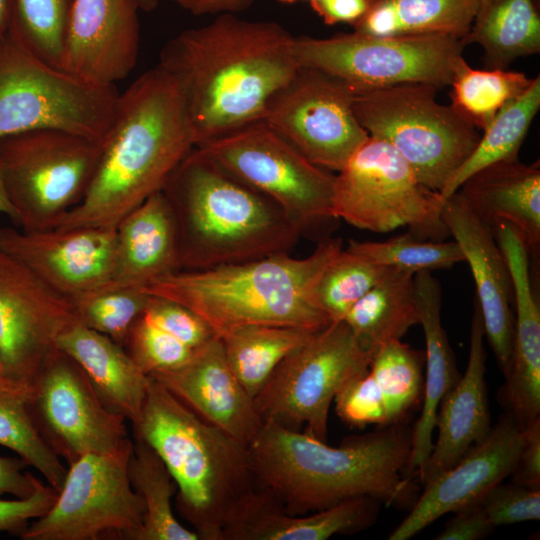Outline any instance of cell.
<instances>
[{"label": "cell", "instance_id": "1", "mask_svg": "<svg viewBox=\"0 0 540 540\" xmlns=\"http://www.w3.org/2000/svg\"><path fill=\"white\" fill-rule=\"evenodd\" d=\"M294 37L273 21L220 14L164 45L158 65L180 89L196 146L263 120L299 68Z\"/></svg>", "mask_w": 540, "mask_h": 540}, {"label": "cell", "instance_id": "2", "mask_svg": "<svg viewBox=\"0 0 540 540\" xmlns=\"http://www.w3.org/2000/svg\"><path fill=\"white\" fill-rule=\"evenodd\" d=\"M412 428L399 423L330 446L303 431L262 422L248 444L257 487L295 515L356 497L401 503L411 492Z\"/></svg>", "mask_w": 540, "mask_h": 540}, {"label": "cell", "instance_id": "3", "mask_svg": "<svg viewBox=\"0 0 540 540\" xmlns=\"http://www.w3.org/2000/svg\"><path fill=\"white\" fill-rule=\"evenodd\" d=\"M195 147L180 89L157 64L119 93L90 185L54 228L115 229L127 214L162 191Z\"/></svg>", "mask_w": 540, "mask_h": 540}, {"label": "cell", "instance_id": "4", "mask_svg": "<svg viewBox=\"0 0 540 540\" xmlns=\"http://www.w3.org/2000/svg\"><path fill=\"white\" fill-rule=\"evenodd\" d=\"M342 248L341 239L325 238L304 258L279 253L207 269L180 270L142 289L186 306L219 338L247 325L318 331L332 322L318 306L316 285Z\"/></svg>", "mask_w": 540, "mask_h": 540}, {"label": "cell", "instance_id": "5", "mask_svg": "<svg viewBox=\"0 0 540 540\" xmlns=\"http://www.w3.org/2000/svg\"><path fill=\"white\" fill-rule=\"evenodd\" d=\"M162 192L175 218L182 270L289 253L302 236L274 201L198 147L176 167Z\"/></svg>", "mask_w": 540, "mask_h": 540}, {"label": "cell", "instance_id": "6", "mask_svg": "<svg viewBox=\"0 0 540 540\" xmlns=\"http://www.w3.org/2000/svg\"><path fill=\"white\" fill-rule=\"evenodd\" d=\"M150 379L133 435L164 462L177 488L178 512L199 540H222L227 522L257 488L248 445Z\"/></svg>", "mask_w": 540, "mask_h": 540}, {"label": "cell", "instance_id": "7", "mask_svg": "<svg viewBox=\"0 0 540 540\" xmlns=\"http://www.w3.org/2000/svg\"><path fill=\"white\" fill-rule=\"evenodd\" d=\"M439 88L404 83L355 95L353 110L369 136L390 144L421 183L441 192L477 145L479 130L436 100Z\"/></svg>", "mask_w": 540, "mask_h": 540}, {"label": "cell", "instance_id": "8", "mask_svg": "<svg viewBox=\"0 0 540 540\" xmlns=\"http://www.w3.org/2000/svg\"><path fill=\"white\" fill-rule=\"evenodd\" d=\"M116 86L86 83L30 51L8 30L0 39V139L58 129L101 140L114 116Z\"/></svg>", "mask_w": 540, "mask_h": 540}, {"label": "cell", "instance_id": "9", "mask_svg": "<svg viewBox=\"0 0 540 540\" xmlns=\"http://www.w3.org/2000/svg\"><path fill=\"white\" fill-rule=\"evenodd\" d=\"M444 201L390 144L371 136L335 174L334 216L375 233L407 226L417 238L441 241L450 236L442 218Z\"/></svg>", "mask_w": 540, "mask_h": 540}, {"label": "cell", "instance_id": "10", "mask_svg": "<svg viewBox=\"0 0 540 540\" xmlns=\"http://www.w3.org/2000/svg\"><path fill=\"white\" fill-rule=\"evenodd\" d=\"M101 140L58 129L0 139V169L17 224L26 231L54 228L83 199Z\"/></svg>", "mask_w": 540, "mask_h": 540}, {"label": "cell", "instance_id": "11", "mask_svg": "<svg viewBox=\"0 0 540 540\" xmlns=\"http://www.w3.org/2000/svg\"><path fill=\"white\" fill-rule=\"evenodd\" d=\"M461 39L442 35L377 37L339 33L327 38L295 36L299 66L334 76L356 94L404 83L450 85L463 58Z\"/></svg>", "mask_w": 540, "mask_h": 540}, {"label": "cell", "instance_id": "12", "mask_svg": "<svg viewBox=\"0 0 540 540\" xmlns=\"http://www.w3.org/2000/svg\"><path fill=\"white\" fill-rule=\"evenodd\" d=\"M372 357L344 321L330 323L290 353L254 397L261 421L326 442L334 398L369 370Z\"/></svg>", "mask_w": 540, "mask_h": 540}, {"label": "cell", "instance_id": "13", "mask_svg": "<svg viewBox=\"0 0 540 540\" xmlns=\"http://www.w3.org/2000/svg\"><path fill=\"white\" fill-rule=\"evenodd\" d=\"M196 147L274 201L302 235L338 220L332 208L335 174L310 162L263 121Z\"/></svg>", "mask_w": 540, "mask_h": 540}, {"label": "cell", "instance_id": "14", "mask_svg": "<svg viewBox=\"0 0 540 540\" xmlns=\"http://www.w3.org/2000/svg\"><path fill=\"white\" fill-rule=\"evenodd\" d=\"M133 440L110 453H88L69 465L51 508L20 533L24 540H138L144 505L128 462Z\"/></svg>", "mask_w": 540, "mask_h": 540}, {"label": "cell", "instance_id": "15", "mask_svg": "<svg viewBox=\"0 0 540 540\" xmlns=\"http://www.w3.org/2000/svg\"><path fill=\"white\" fill-rule=\"evenodd\" d=\"M355 95L340 79L299 66L262 121L310 162L338 172L369 137L355 116Z\"/></svg>", "mask_w": 540, "mask_h": 540}, {"label": "cell", "instance_id": "16", "mask_svg": "<svg viewBox=\"0 0 540 540\" xmlns=\"http://www.w3.org/2000/svg\"><path fill=\"white\" fill-rule=\"evenodd\" d=\"M30 409L45 441L69 465L131 441L126 418L104 404L85 371L60 349L32 381Z\"/></svg>", "mask_w": 540, "mask_h": 540}, {"label": "cell", "instance_id": "17", "mask_svg": "<svg viewBox=\"0 0 540 540\" xmlns=\"http://www.w3.org/2000/svg\"><path fill=\"white\" fill-rule=\"evenodd\" d=\"M79 322L69 299L14 256L0 250V365L5 377L31 384Z\"/></svg>", "mask_w": 540, "mask_h": 540}, {"label": "cell", "instance_id": "18", "mask_svg": "<svg viewBox=\"0 0 540 540\" xmlns=\"http://www.w3.org/2000/svg\"><path fill=\"white\" fill-rule=\"evenodd\" d=\"M139 0H73L60 69L92 85L116 86L139 53Z\"/></svg>", "mask_w": 540, "mask_h": 540}, {"label": "cell", "instance_id": "19", "mask_svg": "<svg viewBox=\"0 0 540 540\" xmlns=\"http://www.w3.org/2000/svg\"><path fill=\"white\" fill-rule=\"evenodd\" d=\"M0 250L14 256L58 293L69 297L113 277L115 229L101 227L18 230L0 228Z\"/></svg>", "mask_w": 540, "mask_h": 540}, {"label": "cell", "instance_id": "20", "mask_svg": "<svg viewBox=\"0 0 540 540\" xmlns=\"http://www.w3.org/2000/svg\"><path fill=\"white\" fill-rule=\"evenodd\" d=\"M522 444L523 429L510 413L502 416L480 444L423 485V493L388 539H410L439 517L479 499L511 475Z\"/></svg>", "mask_w": 540, "mask_h": 540}, {"label": "cell", "instance_id": "21", "mask_svg": "<svg viewBox=\"0 0 540 540\" xmlns=\"http://www.w3.org/2000/svg\"><path fill=\"white\" fill-rule=\"evenodd\" d=\"M442 218L470 266L484 333L505 375L514 338L513 285L506 259L492 227L478 218L456 194L446 198Z\"/></svg>", "mask_w": 540, "mask_h": 540}, {"label": "cell", "instance_id": "22", "mask_svg": "<svg viewBox=\"0 0 540 540\" xmlns=\"http://www.w3.org/2000/svg\"><path fill=\"white\" fill-rule=\"evenodd\" d=\"M199 417L249 444L262 425L254 399L232 371L219 337L182 365L149 375Z\"/></svg>", "mask_w": 540, "mask_h": 540}, {"label": "cell", "instance_id": "23", "mask_svg": "<svg viewBox=\"0 0 540 540\" xmlns=\"http://www.w3.org/2000/svg\"><path fill=\"white\" fill-rule=\"evenodd\" d=\"M513 285L514 338L504 399L521 428L540 418V309L531 284L529 251L522 232L499 220L492 226Z\"/></svg>", "mask_w": 540, "mask_h": 540}, {"label": "cell", "instance_id": "24", "mask_svg": "<svg viewBox=\"0 0 540 540\" xmlns=\"http://www.w3.org/2000/svg\"><path fill=\"white\" fill-rule=\"evenodd\" d=\"M484 326L477 302L470 329L469 357L465 373L443 397L437 411L438 436L418 476L422 485L447 471L491 431L485 382Z\"/></svg>", "mask_w": 540, "mask_h": 540}, {"label": "cell", "instance_id": "25", "mask_svg": "<svg viewBox=\"0 0 540 540\" xmlns=\"http://www.w3.org/2000/svg\"><path fill=\"white\" fill-rule=\"evenodd\" d=\"M378 500L356 497L330 508L290 514L258 487L247 497L224 527L222 540H326L352 534L372 525Z\"/></svg>", "mask_w": 540, "mask_h": 540}, {"label": "cell", "instance_id": "26", "mask_svg": "<svg viewBox=\"0 0 540 540\" xmlns=\"http://www.w3.org/2000/svg\"><path fill=\"white\" fill-rule=\"evenodd\" d=\"M482 221L505 220L524 235L529 256L540 253V164L509 159L468 177L454 193Z\"/></svg>", "mask_w": 540, "mask_h": 540}, {"label": "cell", "instance_id": "27", "mask_svg": "<svg viewBox=\"0 0 540 540\" xmlns=\"http://www.w3.org/2000/svg\"><path fill=\"white\" fill-rule=\"evenodd\" d=\"M115 233V268L107 284L144 287L182 270L175 218L162 191L127 214Z\"/></svg>", "mask_w": 540, "mask_h": 540}, {"label": "cell", "instance_id": "28", "mask_svg": "<svg viewBox=\"0 0 540 540\" xmlns=\"http://www.w3.org/2000/svg\"><path fill=\"white\" fill-rule=\"evenodd\" d=\"M414 288L420 322L425 338V379L423 406L412 428L411 455L408 472L418 475L433 448L438 407L443 397L456 385L461 374L441 322V286L431 272L414 275Z\"/></svg>", "mask_w": 540, "mask_h": 540}, {"label": "cell", "instance_id": "29", "mask_svg": "<svg viewBox=\"0 0 540 540\" xmlns=\"http://www.w3.org/2000/svg\"><path fill=\"white\" fill-rule=\"evenodd\" d=\"M57 347L81 366L111 411L131 424L138 420L151 379L122 346L77 322L60 335Z\"/></svg>", "mask_w": 540, "mask_h": 540}, {"label": "cell", "instance_id": "30", "mask_svg": "<svg viewBox=\"0 0 540 540\" xmlns=\"http://www.w3.org/2000/svg\"><path fill=\"white\" fill-rule=\"evenodd\" d=\"M466 45H479L486 68L507 69L517 58L540 51L537 0H478Z\"/></svg>", "mask_w": 540, "mask_h": 540}, {"label": "cell", "instance_id": "31", "mask_svg": "<svg viewBox=\"0 0 540 540\" xmlns=\"http://www.w3.org/2000/svg\"><path fill=\"white\" fill-rule=\"evenodd\" d=\"M342 321L372 355L382 345L401 340L420 322L414 274L391 268L349 309Z\"/></svg>", "mask_w": 540, "mask_h": 540}, {"label": "cell", "instance_id": "32", "mask_svg": "<svg viewBox=\"0 0 540 540\" xmlns=\"http://www.w3.org/2000/svg\"><path fill=\"white\" fill-rule=\"evenodd\" d=\"M316 332L293 326L247 325L220 339L232 371L254 399L278 365Z\"/></svg>", "mask_w": 540, "mask_h": 540}, {"label": "cell", "instance_id": "33", "mask_svg": "<svg viewBox=\"0 0 540 540\" xmlns=\"http://www.w3.org/2000/svg\"><path fill=\"white\" fill-rule=\"evenodd\" d=\"M128 474L144 505L138 540H199L197 533L183 526L174 515L172 498L177 488L167 467L154 449L136 435Z\"/></svg>", "mask_w": 540, "mask_h": 540}, {"label": "cell", "instance_id": "34", "mask_svg": "<svg viewBox=\"0 0 540 540\" xmlns=\"http://www.w3.org/2000/svg\"><path fill=\"white\" fill-rule=\"evenodd\" d=\"M540 108V77L507 104L480 134L469 157L446 183L440 194L448 198L478 170L503 160L516 159L531 123Z\"/></svg>", "mask_w": 540, "mask_h": 540}, {"label": "cell", "instance_id": "35", "mask_svg": "<svg viewBox=\"0 0 540 540\" xmlns=\"http://www.w3.org/2000/svg\"><path fill=\"white\" fill-rule=\"evenodd\" d=\"M31 384L0 380V445L34 467L57 492L67 469L41 435L30 409Z\"/></svg>", "mask_w": 540, "mask_h": 540}, {"label": "cell", "instance_id": "36", "mask_svg": "<svg viewBox=\"0 0 540 540\" xmlns=\"http://www.w3.org/2000/svg\"><path fill=\"white\" fill-rule=\"evenodd\" d=\"M532 79L507 69H474L462 58L450 83V106L483 131L507 104L529 87Z\"/></svg>", "mask_w": 540, "mask_h": 540}, {"label": "cell", "instance_id": "37", "mask_svg": "<svg viewBox=\"0 0 540 540\" xmlns=\"http://www.w3.org/2000/svg\"><path fill=\"white\" fill-rule=\"evenodd\" d=\"M423 358L420 351L401 340L388 342L374 353L369 371L384 399L389 425L402 422L421 400Z\"/></svg>", "mask_w": 540, "mask_h": 540}, {"label": "cell", "instance_id": "38", "mask_svg": "<svg viewBox=\"0 0 540 540\" xmlns=\"http://www.w3.org/2000/svg\"><path fill=\"white\" fill-rule=\"evenodd\" d=\"M150 296L142 287L105 284L67 297L84 326L124 346L134 322L143 314Z\"/></svg>", "mask_w": 540, "mask_h": 540}, {"label": "cell", "instance_id": "39", "mask_svg": "<svg viewBox=\"0 0 540 540\" xmlns=\"http://www.w3.org/2000/svg\"><path fill=\"white\" fill-rule=\"evenodd\" d=\"M390 269L342 248L319 277L316 285L318 306L330 322L342 321L349 309Z\"/></svg>", "mask_w": 540, "mask_h": 540}, {"label": "cell", "instance_id": "40", "mask_svg": "<svg viewBox=\"0 0 540 540\" xmlns=\"http://www.w3.org/2000/svg\"><path fill=\"white\" fill-rule=\"evenodd\" d=\"M347 249L375 265L414 275L423 271L450 268L464 261L456 241H426L415 237L411 232L382 242L349 240Z\"/></svg>", "mask_w": 540, "mask_h": 540}, {"label": "cell", "instance_id": "41", "mask_svg": "<svg viewBox=\"0 0 540 540\" xmlns=\"http://www.w3.org/2000/svg\"><path fill=\"white\" fill-rule=\"evenodd\" d=\"M393 36L442 35L463 39L472 25L478 0H385Z\"/></svg>", "mask_w": 540, "mask_h": 540}, {"label": "cell", "instance_id": "42", "mask_svg": "<svg viewBox=\"0 0 540 540\" xmlns=\"http://www.w3.org/2000/svg\"><path fill=\"white\" fill-rule=\"evenodd\" d=\"M73 0H13L8 31L45 62L60 68Z\"/></svg>", "mask_w": 540, "mask_h": 540}, {"label": "cell", "instance_id": "43", "mask_svg": "<svg viewBox=\"0 0 540 540\" xmlns=\"http://www.w3.org/2000/svg\"><path fill=\"white\" fill-rule=\"evenodd\" d=\"M123 348L148 376L182 365L194 351L143 314L132 325Z\"/></svg>", "mask_w": 540, "mask_h": 540}, {"label": "cell", "instance_id": "44", "mask_svg": "<svg viewBox=\"0 0 540 540\" xmlns=\"http://www.w3.org/2000/svg\"><path fill=\"white\" fill-rule=\"evenodd\" d=\"M333 402L339 418L351 427L389 425L384 399L369 370L347 383Z\"/></svg>", "mask_w": 540, "mask_h": 540}, {"label": "cell", "instance_id": "45", "mask_svg": "<svg viewBox=\"0 0 540 540\" xmlns=\"http://www.w3.org/2000/svg\"><path fill=\"white\" fill-rule=\"evenodd\" d=\"M480 503L496 528L540 518V489L514 483L491 487L480 498Z\"/></svg>", "mask_w": 540, "mask_h": 540}, {"label": "cell", "instance_id": "46", "mask_svg": "<svg viewBox=\"0 0 540 540\" xmlns=\"http://www.w3.org/2000/svg\"><path fill=\"white\" fill-rule=\"evenodd\" d=\"M143 316L193 350L217 337L195 312L167 298L151 295Z\"/></svg>", "mask_w": 540, "mask_h": 540}, {"label": "cell", "instance_id": "47", "mask_svg": "<svg viewBox=\"0 0 540 540\" xmlns=\"http://www.w3.org/2000/svg\"><path fill=\"white\" fill-rule=\"evenodd\" d=\"M57 496L58 492L54 488L40 482L27 498L0 499V532L19 534L31 521L44 515Z\"/></svg>", "mask_w": 540, "mask_h": 540}, {"label": "cell", "instance_id": "48", "mask_svg": "<svg viewBox=\"0 0 540 540\" xmlns=\"http://www.w3.org/2000/svg\"><path fill=\"white\" fill-rule=\"evenodd\" d=\"M437 540H479L487 537L495 527L488 519L480 500L471 501L454 512Z\"/></svg>", "mask_w": 540, "mask_h": 540}, {"label": "cell", "instance_id": "49", "mask_svg": "<svg viewBox=\"0 0 540 540\" xmlns=\"http://www.w3.org/2000/svg\"><path fill=\"white\" fill-rule=\"evenodd\" d=\"M522 429L523 444L511 476L514 483L540 489V418Z\"/></svg>", "mask_w": 540, "mask_h": 540}, {"label": "cell", "instance_id": "50", "mask_svg": "<svg viewBox=\"0 0 540 540\" xmlns=\"http://www.w3.org/2000/svg\"><path fill=\"white\" fill-rule=\"evenodd\" d=\"M27 465L20 457H0V496L27 498L33 494L40 481L24 470Z\"/></svg>", "mask_w": 540, "mask_h": 540}, {"label": "cell", "instance_id": "51", "mask_svg": "<svg viewBox=\"0 0 540 540\" xmlns=\"http://www.w3.org/2000/svg\"><path fill=\"white\" fill-rule=\"evenodd\" d=\"M372 0H314L312 10L327 25L346 23L354 26L366 13Z\"/></svg>", "mask_w": 540, "mask_h": 540}, {"label": "cell", "instance_id": "52", "mask_svg": "<svg viewBox=\"0 0 540 540\" xmlns=\"http://www.w3.org/2000/svg\"><path fill=\"white\" fill-rule=\"evenodd\" d=\"M196 15L238 14L248 9L255 0H166Z\"/></svg>", "mask_w": 540, "mask_h": 540}, {"label": "cell", "instance_id": "53", "mask_svg": "<svg viewBox=\"0 0 540 540\" xmlns=\"http://www.w3.org/2000/svg\"><path fill=\"white\" fill-rule=\"evenodd\" d=\"M0 213L7 215L15 223L17 222L16 211L8 197L0 169Z\"/></svg>", "mask_w": 540, "mask_h": 540}, {"label": "cell", "instance_id": "54", "mask_svg": "<svg viewBox=\"0 0 540 540\" xmlns=\"http://www.w3.org/2000/svg\"><path fill=\"white\" fill-rule=\"evenodd\" d=\"M13 0H0V39L9 28Z\"/></svg>", "mask_w": 540, "mask_h": 540}, {"label": "cell", "instance_id": "55", "mask_svg": "<svg viewBox=\"0 0 540 540\" xmlns=\"http://www.w3.org/2000/svg\"><path fill=\"white\" fill-rule=\"evenodd\" d=\"M159 0H139L141 9L145 11H151L153 10Z\"/></svg>", "mask_w": 540, "mask_h": 540}, {"label": "cell", "instance_id": "56", "mask_svg": "<svg viewBox=\"0 0 540 540\" xmlns=\"http://www.w3.org/2000/svg\"><path fill=\"white\" fill-rule=\"evenodd\" d=\"M278 3H281V4H285V5H291V4H296L298 2H303V1H314V0H276Z\"/></svg>", "mask_w": 540, "mask_h": 540}, {"label": "cell", "instance_id": "57", "mask_svg": "<svg viewBox=\"0 0 540 540\" xmlns=\"http://www.w3.org/2000/svg\"><path fill=\"white\" fill-rule=\"evenodd\" d=\"M3 378H7V377H5L3 369H2V367L0 365V380L3 379Z\"/></svg>", "mask_w": 540, "mask_h": 540}]
</instances>
